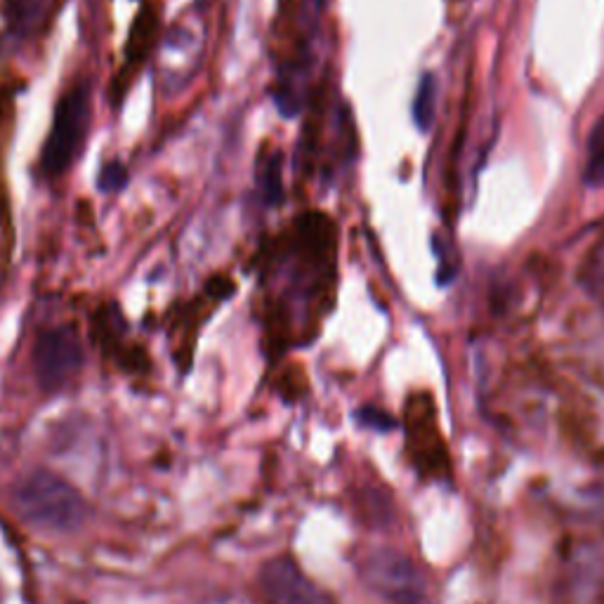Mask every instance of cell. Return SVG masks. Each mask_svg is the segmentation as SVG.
Wrapping results in <instances>:
<instances>
[{
  "label": "cell",
  "mask_w": 604,
  "mask_h": 604,
  "mask_svg": "<svg viewBox=\"0 0 604 604\" xmlns=\"http://www.w3.org/2000/svg\"><path fill=\"white\" fill-rule=\"evenodd\" d=\"M583 182H586L588 187H604V116L595 123L588 135Z\"/></svg>",
  "instance_id": "obj_7"
},
{
  "label": "cell",
  "mask_w": 604,
  "mask_h": 604,
  "mask_svg": "<svg viewBox=\"0 0 604 604\" xmlns=\"http://www.w3.org/2000/svg\"><path fill=\"white\" fill-rule=\"evenodd\" d=\"M437 78L432 74H425L420 78L416 97H413V121L416 126L423 130L432 128V121H435V111H437Z\"/></svg>",
  "instance_id": "obj_8"
},
{
  "label": "cell",
  "mask_w": 604,
  "mask_h": 604,
  "mask_svg": "<svg viewBox=\"0 0 604 604\" xmlns=\"http://www.w3.org/2000/svg\"><path fill=\"white\" fill-rule=\"evenodd\" d=\"M12 508L26 524L48 534H74L88 520L85 498L50 470H34L19 479L12 489Z\"/></svg>",
  "instance_id": "obj_1"
},
{
  "label": "cell",
  "mask_w": 604,
  "mask_h": 604,
  "mask_svg": "<svg viewBox=\"0 0 604 604\" xmlns=\"http://www.w3.org/2000/svg\"><path fill=\"white\" fill-rule=\"evenodd\" d=\"M126 185H128V170H126V166H123V163L111 161L102 168V173H100V189H102V192L116 194V192H121V189Z\"/></svg>",
  "instance_id": "obj_13"
},
{
  "label": "cell",
  "mask_w": 604,
  "mask_h": 604,
  "mask_svg": "<svg viewBox=\"0 0 604 604\" xmlns=\"http://www.w3.org/2000/svg\"><path fill=\"white\" fill-rule=\"evenodd\" d=\"M43 12V0H5V22L12 34H29Z\"/></svg>",
  "instance_id": "obj_10"
},
{
  "label": "cell",
  "mask_w": 604,
  "mask_h": 604,
  "mask_svg": "<svg viewBox=\"0 0 604 604\" xmlns=\"http://www.w3.org/2000/svg\"><path fill=\"white\" fill-rule=\"evenodd\" d=\"M90 118V95L85 85H76L57 102L52 130L41 154L43 173L50 177L62 175L74 163Z\"/></svg>",
  "instance_id": "obj_2"
},
{
  "label": "cell",
  "mask_w": 604,
  "mask_h": 604,
  "mask_svg": "<svg viewBox=\"0 0 604 604\" xmlns=\"http://www.w3.org/2000/svg\"><path fill=\"white\" fill-rule=\"evenodd\" d=\"M262 187H265V201L269 203V206L281 203V199H284V182H281V154H274L272 159H269Z\"/></svg>",
  "instance_id": "obj_12"
},
{
  "label": "cell",
  "mask_w": 604,
  "mask_h": 604,
  "mask_svg": "<svg viewBox=\"0 0 604 604\" xmlns=\"http://www.w3.org/2000/svg\"><path fill=\"white\" fill-rule=\"evenodd\" d=\"M361 579L390 604H423L425 581L416 564L399 550L376 548L361 562Z\"/></svg>",
  "instance_id": "obj_3"
},
{
  "label": "cell",
  "mask_w": 604,
  "mask_h": 604,
  "mask_svg": "<svg viewBox=\"0 0 604 604\" xmlns=\"http://www.w3.org/2000/svg\"><path fill=\"white\" fill-rule=\"evenodd\" d=\"M357 418L366 425V428H373L378 432H387L397 425L395 418H392L390 413L380 411V409H376V406H364V409L357 413Z\"/></svg>",
  "instance_id": "obj_14"
},
{
  "label": "cell",
  "mask_w": 604,
  "mask_h": 604,
  "mask_svg": "<svg viewBox=\"0 0 604 604\" xmlns=\"http://www.w3.org/2000/svg\"><path fill=\"white\" fill-rule=\"evenodd\" d=\"M31 366L45 392H57L71 383L83 366V345L76 328L57 326L43 331L34 345Z\"/></svg>",
  "instance_id": "obj_4"
},
{
  "label": "cell",
  "mask_w": 604,
  "mask_h": 604,
  "mask_svg": "<svg viewBox=\"0 0 604 604\" xmlns=\"http://www.w3.org/2000/svg\"><path fill=\"white\" fill-rule=\"evenodd\" d=\"M583 284L590 291H604V236L590 251L586 265H583Z\"/></svg>",
  "instance_id": "obj_11"
},
{
  "label": "cell",
  "mask_w": 604,
  "mask_h": 604,
  "mask_svg": "<svg viewBox=\"0 0 604 604\" xmlns=\"http://www.w3.org/2000/svg\"><path fill=\"white\" fill-rule=\"evenodd\" d=\"M260 590L269 604H333L291 557H274L262 567Z\"/></svg>",
  "instance_id": "obj_5"
},
{
  "label": "cell",
  "mask_w": 604,
  "mask_h": 604,
  "mask_svg": "<svg viewBox=\"0 0 604 604\" xmlns=\"http://www.w3.org/2000/svg\"><path fill=\"white\" fill-rule=\"evenodd\" d=\"M409 449L423 475H439V472L446 470L444 446L439 442L430 406L425 413H420L418 409L409 413Z\"/></svg>",
  "instance_id": "obj_6"
},
{
  "label": "cell",
  "mask_w": 604,
  "mask_h": 604,
  "mask_svg": "<svg viewBox=\"0 0 604 604\" xmlns=\"http://www.w3.org/2000/svg\"><path fill=\"white\" fill-rule=\"evenodd\" d=\"M206 291L213 295V298H218V300H225V298H229V295L234 293V281L232 279H227V277H215V279H210L208 281V288Z\"/></svg>",
  "instance_id": "obj_15"
},
{
  "label": "cell",
  "mask_w": 604,
  "mask_h": 604,
  "mask_svg": "<svg viewBox=\"0 0 604 604\" xmlns=\"http://www.w3.org/2000/svg\"><path fill=\"white\" fill-rule=\"evenodd\" d=\"M156 26H159V19H156V15L149 8L144 10L140 17H137L133 31H130L128 48H126L128 64L140 62V59L147 55L151 48V41H154V36H156Z\"/></svg>",
  "instance_id": "obj_9"
}]
</instances>
